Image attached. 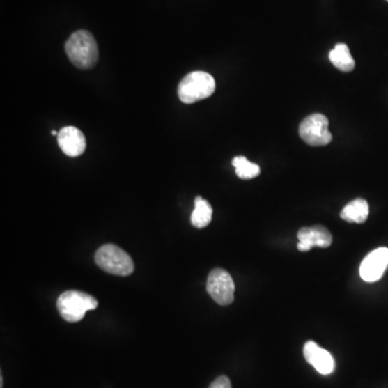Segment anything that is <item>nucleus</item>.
Here are the masks:
<instances>
[{"label": "nucleus", "mask_w": 388, "mask_h": 388, "mask_svg": "<svg viewBox=\"0 0 388 388\" xmlns=\"http://www.w3.org/2000/svg\"><path fill=\"white\" fill-rule=\"evenodd\" d=\"M65 51L70 62L80 70H90L98 61V47L93 35L88 31H78L65 45Z\"/></svg>", "instance_id": "obj_1"}, {"label": "nucleus", "mask_w": 388, "mask_h": 388, "mask_svg": "<svg viewBox=\"0 0 388 388\" xmlns=\"http://www.w3.org/2000/svg\"><path fill=\"white\" fill-rule=\"evenodd\" d=\"M216 82L212 75L205 72H193L187 75L178 86V96L185 104H193L214 94Z\"/></svg>", "instance_id": "obj_2"}, {"label": "nucleus", "mask_w": 388, "mask_h": 388, "mask_svg": "<svg viewBox=\"0 0 388 388\" xmlns=\"http://www.w3.org/2000/svg\"><path fill=\"white\" fill-rule=\"evenodd\" d=\"M94 297L82 291H65L58 299V309L61 316L68 323H78L88 311L98 307Z\"/></svg>", "instance_id": "obj_3"}, {"label": "nucleus", "mask_w": 388, "mask_h": 388, "mask_svg": "<svg viewBox=\"0 0 388 388\" xmlns=\"http://www.w3.org/2000/svg\"><path fill=\"white\" fill-rule=\"evenodd\" d=\"M96 265L112 275L127 277L133 273L134 262L124 250L118 246L107 244L96 251Z\"/></svg>", "instance_id": "obj_4"}, {"label": "nucleus", "mask_w": 388, "mask_h": 388, "mask_svg": "<svg viewBox=\"0 0 388 388\" xmlns=\"http://www.w3.org/2000/svg\"><path fill=\"white\" fill-rule=\"evenodd\" d=\"M301 139L313 147L326 146L332 141L329 131V120L322 114H313L301 122L299 127Z\"/></svg>", "instance_id": "obj_5"}, {"label": "nucleus", "mask_w": 388, "mask_h": 388, "mask_svg": "<svg viewBox=\"0 0 388 388\" xmlns=\"http://www.w3.org/2000/svg\"><path fill=\"white\" fill-rule=\"evenodd\" d=\"M206 289L215 302L222 306H226L233 302L235 285L231 275L226 270H212L208 275Z\"/></svg>", "instance_id": "obj_6"}, {"label": "nucleus", "mask_w": 388, "mask_h": 388, "mask_svg": "<svg viewBox=\"0 0 388 388\" xmlns=\"http://www.w3.org/2000/svg\"><path fill=\"white\" fill-rule=\"evenodd\" d=\"M388 267V248L374 249L362 260L359 273L362 279L368 283H374L383 277Z\"/></svg>", "instance_id": "obj_7"}, {"label": "nucleus", "mask_w": 388, "mask_h": 388, "mask_svg": "<svg viewBox=\"0 0 388 388\" xmlns=\"http://www.w3.org/2000/svg\"><path fill=\"white\" fill-rule=\"evenodd\" d=\"M303 355L305 360L312 364L315 370L323 375H329L336 369V362L330 352L319 348L313 341H309L305 343Z\"/></svg>", "instance_id": "obj_8"}, {"label": "nucleus", "mask_w": 388, "mask_h": 388, "mask_svg": "<svg viewBox=\"0 0 388 388\" xmlns=\"http://www.w3.org/2000/svg\"><path fill=\"white\" fill-rule=\"evenodd\" d=\"M58 143L61 150L67 157H79L86 151V137L80 130L75 127H63L59 132Z\"/></svg>", "instance_id": "obj_9"}, {"label": "nucleus", "mask_w": 388, "mask_h": 388, "mask_svg": "<svg viewBox=\"0 0 388 388\" xmlns=\"http://www.w3.org/2000/svg\"><path fill=\"white\" fill-rule=\"evenodd\" d=\"M298 249L300 251H309L314 246L327 248L332 244L330 231L323 226L302 228L298 232Z\"/></svg>", "instance_id": "obj_10"}, {"label": "nucleus", "mask_w": 388, "mask_h": 388, "mask_svg": "<svg viewBox=\"0 0 388 388\" xmlns=\"http://www.w3.org/2000/svg\"><path fill=\"white\" fill-rule=\"evenodd\" d=\"M340 216L348 222L364 224L369 216V204L364 199H356L346 205L341 212Z\"/></svg>", "instance_id": "obj_11"}, {"label": "nucleus", "mask_w": 388, "mask_h": 388, "mask_svg": "<svg viewBox=\"0 0 388 388\" xmlns=\"http://www.w3.org/2000/svg\"><path fill=\"white\" fill-rule=\"evenodd\" d=\"M329 60L341 72H350L355 68V61L352 59L348 45L344 43H339L330 51Z\"/></svg>", "instance_id": "obj_12"}, {"label": "nucleus", "mask_w": 388, "mask_h": 388, "mask_svg": "<svg viewBox=\"0 0 388 388\" xmlns=\"http://www.w3.org/2000/svg\"><path fill=\"white\" fill-rule=\"evenodd\" d=\"M212 219V208L210 203L205 199L198 196L194 201V210L191 215L192 226L198 229H203L208 226Z\"/></svg>", "instance_id": "obj_13"}, {"label": "nucleus", "mask_w": 388, "mask_h": 388, "mask_svg": "<svg viewBox=\"0 0 388 388\" xmlns=\"http://www.w3.org/2000/svg\"><path fill=\"white\" fill-rule=\"evenodd\" d=\"M232 165L235 167V173L238 177L244 180L253 179L259 176L260 167L255 163L250 162L245 157H235L232 161Z\"/></svg>", "instance_id": "obj_14"}, {"label": "nucleus", "mask_w": 388, "mask_h": 388, "mask_svg": "<svg viewBox=\"0 0 388 388\" xmlns=\"http://www.w3.org/2000/svg\"><path fill=\"white\" fill-rule=\"evenodd\" d=\"M208 388H232L231 382L226 376H219L210 384Z\"/></svg>", "instance_id": "obj_15"}, {"label": "nucleus", "mask_w": 388, "mask_h": 388, "mask_svg": "<svg viewBox=\"0 0 388 388\" xmlns=\"http://www.w3.org/2000/svg\"><path fill=\"white\" fill-rule=\"evenodd\" d=\"M3 387V375L0 376V388Z\"/></svg>", "instance_id": "obj_16"}, {"label": "nucleus", "mask_w": 388, "mask_h": 388, "mask_svg": "<svg viewBox=\"0 0 388 388\" xmlns=\"http://www.w3.org/2000/svg\"><path fill=\"white\" fill-rule=\"evenodd\" d=\"M51 134H52V135L56 136V137H58L59 132L52 131V132H51Z\"/></svg>", "instance_id": "obj_17"}, {"label": "nucleus", "mask_w": 388, "mask_h": 388, "mask_svg": "<svg viewBox=\"0 0 388 388\" xmlns=\"http://www.w3.org/2000/svg\"><path fill=\"white\" fill-rule=\"evenodd\" d=\"M387 1H388V0H387Z\"/></svg>", "instance_id": "obj_18"}]
</instances>
